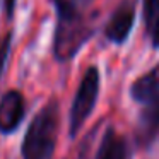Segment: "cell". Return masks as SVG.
Instances as JSON below:
<instances>
[{
  "label": "cell",
  "mask_w": 159,
  "mask_h": 159,
  "mask_svg": "<svg viewBox=\"0 0 159 159\" xmlns=\"http://www.w3.org/2000/svg\"><path fill=\"white\" fill-rule=\"evenodd\" d=\"M135 0H123L104 26V38L115 45H123L135 24Z\"/></svg>",
  "instance_id": "obj_4"
},
{
  "label": "cell",
  "mask_w": 159,
  "mask_h": 159,
  "mask_svg": "<svg viewBox=\"0 0 159 159\" xmlns=\"http://www.w3.org/2000/svg\"><path fill=\"white\" fill-rule=\"evenodd\" d=\"M26 115V101L21 91L11 89L0 99V134L11 135L19 128Z\"/></svg>",
  "instance_id": "obj_5"
},
{
  "label": "cell",
  "mask_w": 159,
  "mask_h": 159,
  "mask_svg": "<svg viewBox=\"0 0 159 159\" xmlns=\"http://www.w3.org/2000/svg\"><path fill=\"white\" fill-rule=\"evenodd\" d=\"M134 149L127 137L120 135L113 127H108L101 139L99 149L94 159H132Z\"/></svg>",
  "instance_id": "obj_7"
},
{
  "label": "cell",
  "mask_w": 159,
  "mask_h": 159,
  "mask_svg": "<svg viewBox=\"0 0 159 159\" xmlns=\"http://www.w3.org/2000/svg\"><path fill=\"white\" fill-rule=\"evenodd\" d=\"M142 14L151 45L159 48V0H142Z\"/></svg>",
  "instance_id": "obj_9"
},
{
  "label": "cell",
  "mask_w": 159,
  "mask_h": 159,
  "mask_svg": "<svg viewBox=\"0 0 159 159\" xmlns=\"http://www.w3.org/2000/svg\"><path fill=\"white\" fill-rule=\"evenodd\" d=\"M50 2H52V4L55 5V11H58V9H62L63 5H65L67 2H69V0H50Z\"/></svg>",
  "instance_id": "obj_12"
},
{
  "label": "cell",
  "mask_w": 159,
  "mask_h": 159,
  "mask_svg": "<svg viewBox=\"0 0 159 159\" xmlns=\"http://www.w3.org/2000/svg\"><path fill=\"white\" fill-rule=\"evenodd\" d=\"M60 127V108L55 99L48 101L31 120L22 139V159H53Z\"/></svg>",
  "instance_id": "obj_2"
},
{
  "label": "cell",
  "mask_w": 159,
  "mask_h": 159,
  "mask_svg": "<svg viewBox=\"0 0 159 159\" xmlns=\"http://www.w3.org/2000/svg\"><path fill=\"white\" fill-rule=\"evenodd\" d=\"M74 4H87V2H91V0H72Z\"/></svg>",
  "instance_id": "obj_13"
},
{
  "label": "cell",
  "mask_w": 159,
  "mask_h": 159,
  "mask_svg": "<svg viewBox=\"0 0 159 159\" xmlns=\"http://www.w3.org/2000/svg\"><path fill=\"white\" fill-rule=\"evenodd\" d=\"M99 69L96 65L87 67V70L84 72L80 84L77 87V93L74 96L72 108H70V116H69V135L75 137L80 132V128L84 127V123L87 121V118L91 116L93 110L96 108L98 96H99Z\"/></svg>",
  "instance_id": "obj_3"
},
{
  "label": "cell",
  "mask_w": 159,
  "mask_h": 159,
  "mask_svg": "<svg viewBox=\"0 0 159 159\" xmlns=\"http://www.w3.org/2000/svg\"><path fill=\"white\" fill-rule=\"evenodd\" d=\"M94 22L77 4L69 0L57 11V24L53 34V55L58 62H69L80 52L94 34Z\"/></svg>",
  "instance_id": "obj_1"
},
{
  "label": "cell",
  "mask_w": 159,
  "mask_h": 159,
  "mask_svg": "<svg viewBox=\"0 0 159 159\" xmlns=\"http://www.w3.org/2000/svg\"><path fill=\"white\" fill-rule=\"evenodd\" d=\"M159 130V101L152 106L142 108V113L139 116V127H137V139L139 144L147 145L152 142L154 135Z\"/></svg>",
  "instance_id": "obj_8"
},
{
  "label": "cell",
  "mask_w": 159,
  "mask_h": 159,
  "mask_svg": "<svg viewBox=\"0 0 159 159\" xmlns=\"http://www.w3.org/2000/svg\"><path fill=\"white\" fill-rule=\"evenodd\" d=\"M130 96L135 103L142 104L144 108L152 106L159 101V63L134 80L130 86Z\"/></svg>",
  "instance_id": "obj_6"
},
{
  "label": "cell",
  "mask_w": 159,
  "mask_h": 159,
  "mask_svg": "<svg viewBox=\"0 0 159 159\" xmlns=\"http://www.w3.org/2000/svg\"><path fill=\"white\" fill-rule=\"evenodd\" d=\"M16 5H17V0H4V12L9 19L14 17L16 12Z\"/></svg>",
  "instance_id": "obj_11"
},
{
  "label": "cell",
  "mask_w": 159,
  "mask_h": 159,
  "mask_svg": "<svg viewBox=\"0 0 159 159\" xmlns=\"http://www.w3.org/2000/svg\"><path fill=\"white\" fill-rule=\"evenodd\" d=\"M12 36H14V33L9 31L7 34H4L2 39H0V77H2V74H4L5 65H7V60H9V55H11Z\"/></svg>",
  "instance_id": "obj_10"
}]
</instances>
